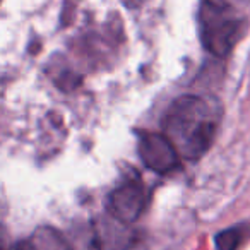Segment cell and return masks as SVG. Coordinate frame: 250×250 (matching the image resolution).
<instances>
[{
  "instance_id": "6da1fadb",
  "label": "cell",
  "mask_w": 250,
  "mask_h": 250,
  "mask_svg": "<svg viewBox=\"0 0 250 250\" xmlns=\"http://www.w3.org/2000/svg\"><path fill=\"white\" fill-rule=\"evenodd\" d=\"M219 129V110L201 96L175 100L163 117V134L182 158L199 160L209 151Z\"/></svg>"
},
{
  "instance_id": "7a4b0ae2",
  "label": "cell",
  "mask_w": 250,
  "mask_h": 250,
  "mask_svg": "<svg viewBox=\"0 0 250 250\" xmlns=\"http://www.w3.org/2000/svg\"><path fill=\"white\" fill-rule=\"evenodd\" d=\"M245 21L228 2L206 0L199 5L197 28L202 46L216 57H226L243 35Z\"/></svg>"
},
{
  "instance_id": "3957f363",
  "label": "cell",
  "mask_w": 250,
  "mask_h": 250,
  "mask_svg": "<svg viewBox=\"0 0 250 250\" xmlns=\"http://www.w3.org/2000/svg\"><path fill=\"white\" fill-rule=\"evenodd\" d=\"M144 206H146V190L141 180L136 178L120 184L110 192L106 199L108 214L125 225L136 221L143 214Z\"/></svg>"
},
{
  "instance_id": "277c9868",
  "label": "cell",
  "mask_w": 250,
  "mask_h": 250,
  "mask_svg": "<svg viewBox=\"0 0 250 250\" xmlns=\"http://www.w3.org/2000/svg\"><path fill=\"white\" fill-rule=\"evenodd\" d=\"M137 151L143 163L160 175L170 173L180 163V154L165 134H144Z\"/></svg>"
},
{
  "instance_id": "5b68a950",
  "label": "cell",
  "mask_w": 250,
  "mask_h": 250,
  "mask_svg": "<svg viewBox=\"0 0 250 250\" xmlns=\"http://www.w3.org/2000/svg\"><path fill=\"white\" fill-rule=\"evenodd\" d=\"M132 242L134 235L129 225L113 216L100 218L94 225V243L98 250H129Z\"/></svg>"
},
{
  "instance_id": "8992f818",
  "label": "cell",
  "mask_w": 250,
  "mask_h": 250,
  "mask_svg": "<svg viewBox=\"0 0 250 250\" xmlns=\"http://www.w3.org/2000/svg\"><path fill=\"white\" fill-rule=\"evenodd\" d=\"M31 250H74L59 229L52 226H40L29 238Z\"/></svg>"
},
{
  "instance_id": "52a82bcc",
  "label": "cell",
  "mask_w": 250,
  "mask_h": 250,
  "mask_svg": "<svg viewBox=\"0 0 250 250\" xmlns=\"http://www.w3.org/2000/svg\"><path fill=\"white\" fill-rule=\"evenodd\" d=\"M240 240H242V231L235 226V228L219 231L214 238V247L216 250H235L238 247Z\"/></svg>"
},
{
  "instance_id": "ba28073f",
  "label": "cell",
  "mask_w": 250,
  "mask_h": 250,
  "mask_svg": "<svg viewBox=\"0 0 250 250\" xmlns=\"http://www.w3.org/2000/svg\"><path fill=\"white\" fill-rule=\"evenodd\" d=\"M12 250H31V245H29V240H28V242H19L18 245H16Z\"/></svg>"
}]
</instances>
